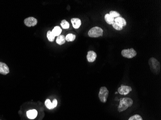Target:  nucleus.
I'll return each instance as SVG.
<instances>
[{
  "label": "nucleus",
  "instance_id": "obj_1",
  "mask_svg": "<svg viewBox=\"0 0 161 120\" xmlns=\"http://www.w3.org/2000/svg\"><path fill=\"white\" fill-rule=\"evenodd\" d=\"M149 65L151 72L154 75H158L161 71V65L158 60L155 58L152 57L149 60Z\"/></svg>",
  "mask_w": 161,
  "mask_h": 120
},
{
  "label": "nucleus",
  "instance_id": "obj_2",
  "mask_svg": "<svg viewBox=\"0 0 161 120\" xmlns=\"http://www.w3.org/2000/svg\"><path fill=\"white\" fill-rule=\"evenodd\" d=\"M133 103L132 99L129 98L121 99L120 104L118 107V111L119 112H122L127 109V108L132 106Z\"/></svg>",
  "mask_w": 161,
  "mask_h": 120
},
{
  "label": "nucleus",
  "instance_id": "obj_3",
  "mask_svg": "<svg viewBox=\"0 0 161 120\" xmlns=\"http://www.w3.org/2000/svg\"><path fill=\"white\" fill-rule=\"evenodd\" d=\"M103 34V30L98 27H92L89 30L88 35L91 38H98L102 36Z\"/></svg>",
  "mask_w": 161,
  "mask_h": 120
},
{
  "label": "nucleus",
  "instance_id": "obj_4",
  "mask_svg": "<svg viewBox=\"0 0 161 120\" xmlns=\"http://www.w3.org/2000/svg\"><path fill=\"white\" fill-rule=\"evenodd\" d=\"M108 90L105 87H102L100 89L98 94V97L100 101L103 103H106L108 98Z\"/></svg>",
  "mask_w": 161,
  "mask_h": 120
},
{
  "label": "nucleus",
  "instance_id": "obj_5",
  "mask_svg": "<svg viewBox=\"0 0 161 120\" xmlns=\"http://www.w3.org/2000/svg\"><path fill=\"white\" fill-rule=\"evenodd\" d=\"M122 55L127 58L131 59L137 55V52L133 48L123 50L121 53Z\"/></svg>",
  "mask_w": 161,
  "mask_h": 120
},
{
  "label": "nucleus",
  "instance_id": "obj_6",
  "mask_svg": "<svg viewBox=\"0 0 161 120\" xmlns=\"http://www.w3.org/2000/svg\"><path fill=\"white\" fill-rule=\"evenodd\" d=\"M132 90V89L129 86L122 85L118 89V92L120 94L126 95L129 94L130 92H131Z\"/></svg>",
  "mask_w": 161,
  "mask_h": 120
},
{
  "label": "nucleus",
  "instance_id": "obj_7",
  "mask_svg": "<svg viewBox=\"0 0 161 120\" xmlns=\"http://www.w3.org/2000/svg\"><path fill=\"white\" fill-rule=\"evenodd\" d=\"M37 23V20L36 18L33 17H29L24 20V24H25L26 26L29 27H32L36 25Z\"/></svg>",
  "mask_w": 161,
  "mask_h": 120
},
{
  "label": "nucleus",
  "instance_id": "obj_8",
  "mask_svg": "<svg viewBox=\"0 0 161 120\" xmlns=\"http://www.w3.org/2000/svg\"><path fill=\"white\" fill-rule=\"evenodd\" d=\"M9 73V68L8 66L2 62H0V74L6 75Z\"/></svg>",
  "mask_w": 161,
  "mask_h": 120
},
{
  "label": "nucleus",
  "instance_id": "obj_9",
  "mask_svg": "<svg viewBox=\"0 0 161 120\" xmlns=\"http://www.w3.org/2000/svg\"><path fill=\"white\" fill-rule=\"evenodd\" d=\"M57 100L56 99H54L53 100L52 103L51 102L50 99H47L45 101V105L48 109H53L54 108H55L57 106Z\"/></svg>",
  "mask_w": 161,
  "mask_h": 120
},
{
  "label": "nucleus",
  "instance_id": "obj_10",
  "mask_svg": "<svg viewBox=\"0 0 161 120\" xmlns=\"http://www.w3.org/2000/svg\"><path fill=\"white\" fill-rule=\"evenodd\" d=\"M97 55L95 51H90L88 52L87 55V60L89 63H93L96 60Z\"/></svg>",
  "mask_w": 161,
  "mask_h": 120
},
{
  "label": "nucleus",
  "instance_id": "obj_11",
  "mask_svg": "<svg viewBox=\"0 0 161 120\" xmlns=\"http://www.w3.org/2000/svg\"><path fill=\"white\" fill-rule=\"evenodd\" d=\"M71 22L74 29H79L81 26V20L78 18H72L71 19Z\"/></svg>",
  "mask_w": 161,
  "mask_h": 120
},
{
  "label": "nucleus",
  "instance_id": "obj_12",
  "mask_svg": "<svg viewBox=\"0 0 161 120\" xmlns=\"http://www.w3.org/2000/svg\"><path fill=\"white\" fill-rule=\"evenodd\" d=\"M37 114L38 113L36 110H30L27 113V117L30 119H34L37 116Z\"/></svg>",
  "mask_w": 161,
  "mask_h": 120
},
{
  "label": "nucleus",
  "instance_id": "obj_13",
  "mask_svg": "<svg viewBox=\"0 0 161 120\" xmlns=\"http://www.w3.org/2000/svg\"><path fill=\"white\" fill-rule=\"evenodd\" d=\"M115 22L117 23L119 25H120L121 26H122L123 27L127 25V21L124 18L121 17H119L115 18Z\"/></svg>",
  "mask_w": 161,
  "mask_h": 120
},
{
  "label": "nucleus",
  "instance_id": "obj_14",
  "mask_svg": "<svg viewBox=\"0 0 161 120\" xmlns=\"http://www.w3.org/2000/svg\"><path fill=\"white\" fill-rule=\"evenodd\" d=\"M104 18L106 22L109 25H112L115 23V19L109 14H106Z\"/></svg>",
  "mask_w": 161,
  "mask_h": 120
},
{
  "label": "nucleus",
  "instance_id": "obj_15",
  "mask_svg": "<svg viewBox=\"0 0 161 120\" xmlns=\"http://www.w3.org/2000/svg\"><path fill=\"white\" fill-rule=\"evenodd\" d=\"M56 42L59 45H61L66 42V37L63 35H61L57 37Z\"/></svg>",
  "mask_w": 161,
  "mask_h": 120
},
{
  "label": "nucleus",
  "instance_id": "obj_16",
  "mask_svg": "<svg viewBox=\"0 0 161 120\" xmlns=\"http://www.w3.org/2000/svg\"><path fill=\"white\" fill-rule=\"evenodd\" d=\"M51 32L55 37H56V36L58 37L61 33L62 29L59 26H56L53 29Z\"/></svg>",
  "mask_w": 161,
  "mask_h": 120
},
{
  "label": "nucleus",
  "instance_id": "obj_17",
  "mask_svg": "<svg viewBox=\"0 0 161 120\" xmlns=\"http://www.w3.org/2000/svg\"><path fill=\"white\" fill-rule=\"evenodd\" d=\"M75 38L76 36L75 35L71 34V33H69L66 37V41H67L68 42L73 41L75 40Z\"/></svg>",
  "mask_w": 161,
  "mask_h": 120
},
{
  "label": "nucleus",
  "instance_id": "obj_18",
  "mask_svg": "<svg viewBox=\"0 0 161 120\" xmlns=\"http://www.w3.org/2000/svg\"><path fill=\"white\" fill-rule=\"evenodd\" d=\"M47 39H48L49 41H50V42H53L55 40V37L54 35H53V34L52 33L51 31H48L47 33Z\"/></svg>",
  "mask_w": 161,
  "mask_h": 120
},
{
  "label": "nucleus",
  "instance_id": "obj_19",
  "mask_svg": "<svg viewBox=\"0 0 161 120\" xmlns=\"http://www.w3.org/2000/svg\"><path fill=\"white\" fill-rule=\"evenodd\" d=\"M61 26L64 29H68L69 27V24L66 20H63L61 23Z\"/></svg>",
  "mask_w": 161,
  "mask_h": 120
},
{
  "label": "nucleus",
  "instance_id": "obj_20",
  "mask_svg": "<svg viewBox=\"0 0 161 120\" xmlns=\"http://www.w3.org/2000/svg\"><path fill=\"white\" fill-rule=\"evenodd\" d=\"M109 14L113 18H117V17H120V14H119V13H118L116 11H111L110 12V14Z\"/></svg>",
  "mask_w": 161,
  "mask_h": 120
},
{
  "label": "nucleus",
  "instance_id": "obj_21",
  "mask_svg": "<svg viewBox=\"0 0 161 120\" xmlns=\"http://www.w3.org/2000/svg\"><path fill=\"white\" fill-rule=\"evenodd\" d=\"M128 120H143L141 116L139 114H135L130 117Z\"/></svg>",
  "mask_w": 161,
  "mask_h": 120
},
{
  "label": "nucleus",
  "instance_id": "obj_22",
  "mask_svg": "<svg viewBox=\"0 0 161 120\" xmlns=\"http://www.w3.org/2000/svg\"><path fill=\"white\" fill-rule=\"evenodd\" d=\"M112 27L115 29L117 30H121L123 29V27L122 26L116 22H115L112 24Z\"/></svg>",
  "mask_w": 161,
  "mask_h": 120
},
{
  "label": "nucleus",
  "instance_id": "obj_23",
  "mask_svg": "<svg viewBox=\"0 0 161 120\" xmlns=\"http://www.w3.org/2000/svg\"></svg>",
  "mask_w": 161,
  "mask_h": 120
}]
</instances>
